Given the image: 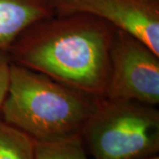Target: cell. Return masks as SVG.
<instances>
[{
	"label": "cell",
	"instance_id": "6",
	"mask_svg": "<svg viewBox=\"0 0 159 159\" xmlns=\"http://www.w3.org/2000/svg\"><path fill=\"white\" fill-rule=\"evenodd\" d=\"M53 15L51 0H0V51L7 53L26 29Z\"/></svg>",
	"mask_w": 159,
	"mask_h": 159
},
{
	"label": "cell",
	"instance_id": "10",
	"mask_svg": "<svg viewBox=\"0 0 159 159\" xmlns=\"http://www.w3.org/2000/svg\"><path fill=\"white\" fill-rule=\"evenodd\" d=\"M143 159H159V155H154V156H151V157H146V158H143Z\"/></svg>",
	"mask_w": 159,
	"mask_h": 159
},
{
	"label": "cell",
	"instance_id": "5",
	"mask_svg": "<svg viewBox=\"0 0 159 159\" xmlns=\"http://www.w3.org/2000/svg\"><path fill=\"white\" fill-rule=\"evenodd\" d=\"M55 14L84 13L134 35L159 55V0H51Z\"/></svg>",
	"mask_w": 159,
	"mask_h": 159
},
{
	"label": "cell",
	"instance_id": "7",
	"mask_svg": "<svg viewBox=\"0 0 159 159\" xmlns=\"http://www.w3.org/2000/svg\"><path fill=\"white\" fill-rule=\"evenodd\" d=\"M35 141L0 119V159H34Z\"/></svg>",
	"mask_w": 159,
	"mask_h": 159
},
{
	"label": "cell",
	"instance_id": "1",
	"mask_svg": "<svg viewBox=\"0 0 159 159\" xmlns=\"http://www.w3.org/2000/svg\"><path fill=\"white\" fill-rule=\"evenodd\" d=\"M116 30L89 14H55L26 29L7 54L11 63L103 98Z\"/></svg>",
	"mask_w": 159,
	"mask_h": 159
},
{
	"label": "cell",
	"instance_id": "4",
	"mask_svg": "<svg viewBox=\"0 0 159 159\" xmlns=\"http://www.w3.org/2000/svg\"><path fill=\"white\" fill-rule=\"evenodd\" d=\"M103 98L159 104V55L134 35L119 29L111 43Z\"/></svg>",
	"mask_w": 159,
	"mask_h": 159
},
{
	"label": "cell",
	"instance_id": "8",
	"mask_svg": "<svg viewBox=\"0 0 159 159\" xmlns=\"http://www.w3.org/2000/svg\"><path fill=\"white\" fill-rule=\"evenodd\" d=\"M34 159H91L79 134L54 140L35 141Z\"/></svg>",
	"mask_w": 159,
	"mask_h": 159
},
{
	"label": "cell",
	"instance_id": "3",
	"mask_svg": "<svg viewBox=\"0 0 159 159\" xmlns=\"http://www.w3.org/2000/svg\"><path fill=\"white\" fill-rule=\"evenodd\" d=\"M91 159H143L159 153V111L101 98L79 134Z\"/></svg>",
	"mask_w": 159,
	"mask_h": 159
},
{
	"label": "cell",
	"instance_id": "2",
	"mask_svg": "<svg viewBox=\"0 0 159 159\" xmlns=\"http://www.w3.org/2000/svg\"><path fill=\"white\" fill-rule=\"evenodd\" d=\"M100 99L11 62L0 119L34 141L59 140L79 134Z\"/></svg>",
	"mask_w": 159,
	"mask_h": 159
},
{
	"label": "cell",
	"instance_id": "9",
	"mask_svg": "<svg viewBox=\"0 0 159 159\" xmlns=\"http://www.w3.org/2000/svg\"><path fill=\"white\" fill-rule=\"evenodd\" d=\"M11 60L6 52L0 51V107L5 99L9 84Z\"/></svg>",
	"mask_w": 159,
	"mask_h": 159
}]
</instances>
